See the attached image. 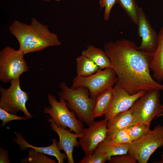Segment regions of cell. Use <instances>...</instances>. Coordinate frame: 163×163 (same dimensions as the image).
<instances>
[{
  "instance_id": "obj_13",
  "label": "cell",
  "mask_w": 163,
  "mask_h": 163,
  "mask_svg": "<svg viewBox=\"0 0 163 163\" xmlns=\"http://www.w3.org/2000/svg\"><path fill=\"white\" fill-rule=\"evenodd\" d=\"M47 119L50 123L51 129L55 131L59 137V141L58 142V148L60 151L63 150L65 152L68 159V163H74L73 158V152L75 147L80 145L77 138L83 136V133L77 134L71 133L67 129L58 126L52 119L48 117Z\"/></svg>"
},
{
  "instance_id": "obj_1",
  "label": "cell",
  "mask_w": 163,
  "mask_h": 163,
  "mask_svg": "<svg viewBox=\"0 0 163 163\" xmlns=\"http://www.w3.org/2000/svg\"><path fill=\"white\" fill-rule=\"evenodd\" d=\"M104 48L117 76L116 83L129 94L163 91V85L155 81L150 74L153 53L139 50L134 42L126 39L106 43Z\"/></svg>"
},
{
  "instance_id": "obj_29",
  "label": "cell",
  "mask_w": 163,
  "mask_h": 163,
  "mask_svg": "<svg viewBox=\"0 0 163 163\" xmlns=\"http://www.w3.org/2000/svg\"><path fill=\"white\" fill-rule=\"evenodd\" d=\"M8 152L7 150H5L2 147L0 148V163H9Z\"/></svg>"
},
{
  "instance_id": "obj_20",
  "label": "cell",
  "mask_w": 163,
  "mask_h": 163,
  "mask_svg": "<svg viewBox=\"0 0 163 163\" xmlns=\"http://www.w3.org/2000/svg\"><path fill=\"white\" fill-rule=\"evenodd\" d=\"M77 75L87 77L96 72L100 69L91 59L81 54L76 59Z\"/></svg>"
},
{
  "instance_id": "obj_23",
  "label": "cell",
  "mask_w": 163,
  "mask_h": 163,
  "mask_svg": "<svg viewBox=\"0 0 163 163\" xmlns=\"http://www.w3.org/2000/svg\"><path fill=\"white\" fill-rule=\"evenodd\" d=\"M150 126L138 123L126 129L133 141L140 139L150 131Z\"/></svg>"
},
{
  "instance_id": "obj_16",
  "label": "cell",
  "mask_w": 163,
  "mask_h": 163,
  "mask_svg": "<svg viewBox=\"0 0 163 163\" xmlns=\"http://www.w3.org/2000/svg\"><path fill=\"white\" fill-rule=\"evenodd\" d=\"M152 77L158 82L163 81V26L158 34L157 46L150 66Z\"/></svg>"
},
{
  "instance_id": "obj_26",
  "label": "cell",
  "mask_w": 163,
  "mask_h": 163,
  "mask_svg": "<svg viewBox=\"0 0 163 163\" xmlns=\"http://www.w3.org/2000/svg\"><path fill=\"white\" fill-rule=\"evenodd\" d=\"M27 119L26 117H20L16 114L9 113L0 107V120L2 121L1 124L2 126H5L8 122L13 120H22Z\"/></svg>"
},
{
  "instance_id": "obj_32",
  "label": "cell",
  "mask_w": 163,
  "mask_h": 163,
  "mask_svg": "<svg viewBox=\"0 0 163 163\" xmlns=\"http://www.w3.org/2000/svg\"><path fill=\"white\" fill-rule=\"evenodd\" d=\"M162 109H163V111L160 114L158 117H159L161 116H163V104H162Z\"/></svg>"
},
{
  "instance_id": "obj_10",
  "label": "cell",
  "mask_w": 163,
  "mask_h": 163,
  "mask_svg": "<svg viewBox=\"0 0 163 163\" xmlns=\"http://www.w3.org/2000/svg\"><path fill=\"white\" fill-rule=\"evenodd\" d=\"M107 132V120L105 119L95 121L88 128H84L79 142L86 155L94 152L98 145L105 139Z\"/></svg>"
},
{
  "instance_id": "obj_2",
  "label": "cell",
  "mask_w": 163,
  "mask_h": 163,
  "mask_svg": "<svg viewBox=\"0 0 163 163\" xmlns=\"http://www.w3.org/2000/svg\"><path fill=\"white\" fill-rule=\"evenodd\" d=\"M8 29L18 41V50L24 55L62 45L58 35L51 32L47 25L35 18H32L29 24L14 20L8 26Z\"/></svg>"
},
{
  "instance_id": "obj_5",
  "label": "cell",
  "mask_w": 163,
  "mask_h": 163,
  "mask_svg": "<svg viewBox=\"0 0 163 163\" xmlns=\"http://www.w3.org/2000/svg\"><path fill=\"white\" fill-rule=\"evenodd\" d=\"M24 55L18 50L7 46L0 52V80L4 83L19 78L27 71L28 66Z\"/></svg>"
},
{
  "instance_id": "obj_9",
  "label": "cell",
  "mask_w": 163,
  "mask_h": 163,
  "mask_svg": "<svg viewBox=\"0 0 163 163\" xmlns=\"http://www.w3.org/2000/svg\"><path fill=\"white\" fill-rule=\"evenodd\" d=\"M10 83L11 85L7 89L0 87V107L14 114L21 111L27 119L31 118L32 116L26 107L29 96L26 91L22 90L20 78L12 80Z\"/></svg>"
},
{
  "instance_id": "obj_4",
  "label": "cell",
  "mask_w": 163,
  "mask_h": 163,
  "mask_svg": "<svg viewBox=\"0 0 163 163\" xmlns=\"http://www.w3.org/2000/svg\"><path fill=\"white\" fill-rule=\"evenodd\" d=\"M47 99L51 107H45L43 112L49 114L58 126L66 129L68 128L76 133H83L84 128L83 122L76 118L74 111L69 110L66 100L60 97L58 101L56 97L50 93L48 94Z\"/></svg>"
},
{
  "instance_id": "obj_15",
  "label": "cell",
  "mask_w": 163,
  "mask_h": 163,
  "mask_svg": "<svg viewBox=\"0 0 163 163\" xmlns=\"http://www.w3.org/2000/svg\"><path fill=\"white\" fill-rule=\"evenodd\" d=\"M16 135L17 139H14L13 140L20 146L21 151L26 149L28 147L32 148L36 151L54 156L57 160L59 163H64V160L67 158L66 154L61 153L59 150L58 146V142L56 139H52V143L50 146L37 147L33 146L27 142L20 133H16Z\"/></svg>"
},
{
  "instance_id": "obj_24",
  "label": "cell",
  "mask_w": 163,
  "mask_h": 163,
  "mask_svg": "<svg viewBox=\"0 0 163 163\" xmlns=\"http://www.w3.org/2000/svg\"><path fill=\"white\" fill-rule=\"evenodd\" d=\"M110 160L107 154L101 152H94L91 154L85 155L79 163H104Z\"/></svg>"
},
{
  "instance_id": "obj_8",
  "label": "cell",
  "mask_w": 163,
  "mask_h": 163,
  "mask_svg": "<svg viewBox=\"0 0 163 163\" xmlns=\"http://www.w3.org/2000/svg\"><path fill=\"white\" fill-rule=\"evenodd\" d=\"M163 146V125L158 124L152 130L130 144L128 152L139 163H147L151 155Z\"/></svg>"
},
{
  "instance_id": "obj_27",
  "label": "cell",
  "mask_w": 163,
  "mask_h": 163,
  "mask_svg": "<svg viewBox=\"0 0 163 163\" xmlns=\"http://www.w3.org/2000/svg\"><path fill=\"white\" fill-rule=\"evenodd\" d=\"M117 3V0H99V5L101 9H104V19L108 20L111 9Z\"/></svg>"
},
{
  "instance_id": "obj_22",
  "label": "cell",
  "mask_w": 163,
  "mask_h": 163,
  "mask_svg": "<svg viewBox=\"0 0 163 163\" xmlns=\"http://www.w3.org/2000/svg\"><path fill=\"white\" fill-rule=\"evenodd\" d=\"M45 154L36 151L31 148L29 151L28 157L21 159L20 163H56L54 159L50 158Z\"/></svg>"
},
{
  "instance_id": "obj_18",
  "label": "cell",
  "mask_w": 163,
  "mask_h": 163,
  "mask_svg": "<svg viewBox=\"0 0 163 163\" xmlns=\"http://www.w3.org/2000/svg\"><path fill=\"white\" fill-rule=\"evenodd\" d=\"M82 54L91 59L101 69L111 68L110 60L104 51L91 45L83 50Z\"/></svg>"
},
{
  "instance_id": "obj_30",
  "label": "cell",
  "mask_w": 163,
  "mask_h": 163,
  "mask_svg": "<svg viewBox=\"0 0 163 163\" xmlns=\"http://www.w3.org/2000/svg\"><path fill=\"white\" fill-rule=\"evenodd\" d=\"M41 0L43 1H46V2L50 1L52 0L56 2H60L63 0Z\"/></svg>"
},
{
  "instance_id": "obj_19",
  "label": "cell",
  "mask_w": 163,
  "mask_h": 163,
  "mask_svg": "<svg viewBox=\"0 0 163 163\" xmlns=\"http://www.w3.org/2000/svg\"><path fill=\"white\" fill-rule=\"evenodd\" d=\"M129 145L128 143H115L105 139L98 145L94 152L107 154L110 160L113 156L127 154L128 152Z\"/></svg>"
},
{
  "instance_id": "obj_11",
  "label": "cell",
  "mask_w": 163,
  "mask_h": 163,
  "mask_svg": "<svg viewBox=\"0 0 163 163\" xmlns=\"http://www.w3.org/2000/svg\"><path fill=\"white\" fill-rule=\"evenodd\" d=\"M113 88L114 96L113 101L104 115V119L107 120L117 114L130 109L137 100L146 92L141 91L135 94H130L117 83Z\"/></svg>"
},
{
  "instance_id": "obj_28",
  "label": "cell",
  "mask_w": 163,
  "mask_h": 163,
  "mask_svg": "<svg viewBox=\"0 0 163 163\" xmlns=\"http://www.w3.org/2000/svg\"><path fill=\"white\" fill-rule=\"evenodd\" d=\"M136 159L129 152L121 155L113 156L108 163H136Z\"/></svg>"
},
{
  "instance_id": "obj_21",
  "label": "cell",
  "mask_w": 163,
  "mask_h": 163,
  "mask_svg": "<svg viewBox=\"0 0 163 163\" xmlns=\"http://www.w3.org/2000/svg\"><path fill=\"white\" fill-rule=\"evenodd\" d=\"M132 22L138 25L139 7L135 0H117Z\"/></svg>"
},
{
  "instance_id": "obj_6",
  "label": "cell",
  "mask_w": 163,
  "mask_h": 163,
  "mask_svg": "<svg viewBox=\"0 0 163 163\" xmlns=\"http://www.w3.org/2000/svg\"><path fill=\"white\" fill-rule=\"evenodd\" d=\"M160 91L155 89L146 91L130 108L139 123L150 126L152 120L162 113Z\"/></svg>"
},
{
  "instance_id": "obj_17",
  "label": "cell",
  "mask_w": 163,
  "mask_h": 163,
  "mask_svg": "<svg viewBox=\"0 0 163 163\" xmlns=\"http://www.w3.org/2000/svg\"><path fill=\"white\" fill-rule=\"evenodd\" d=\"M114 96L113 87L106 89L97 96L92 112L94 119L104 115L110 107Z\"/></svg>"
},
{
  "instance_id": "obj_7",
  "label": "cell",
  "mask_w": 163,
  "mask_h": 163,
  "mask_svg": "<svg viewBox=\"0 0 163 163\" xmlns=\"http://www.w3.org/2000/svg\"><path fill=\"white\" fill-rule=\"evenodd\" d=\"M116 74L112 68L99 69L91 75L82 77L76 75L73 79L71 87L75 89L79 87L87 88L90 97L95 98L100 93L110 88L113 87L117 82Z\"/></svg>"
},
{
  "instance_id": "obj_31",
  "label": "cell",
  "mask_w": 163,
  "mask_h": 163,
  "mask_svg": "<svg viewBox=\"0 0 163 163\" xmlns=\"http://www.w3.org/2000/svg\"><path fill=\"white\" fill-rule=\"evenodd\" d=\"M158 163H163V154L162 155V156H161V160L160 161L158 162Z\"/></svg>"
},
{
  "instance_id": "obj_25",
  "label": "cell",
  "mask_w": 163,
  "mask_h": 163,
  "mask_svg": "<svg viewBox=\"0 0 163 163\" xmlns=\"http://www.w3.org/2000/svg\"><path fill=\"white\" fill-rule=\"evenodd\" d=\"M106 140L119 144H130L133 142L126 128L119 130L110 139Z\"/></svg>"
},
{
  "instance_id": "obj_14",
  "label": "cell",
  "mask_w": 163,
  "mask_h": 163,
  "mask_svg": "<svg viewBox=\"0 0 163 163\" xmlns=\"http://www.w3.org/2000/svg\"><path fill=\"white\" fill-rule=\"evenodd\" d=\"M138 123L130 109L119 113L107 120V132L105 139L109 140L119 130Z\"/></svg>"
},
{
  "instance_id": "obj_3",
  "label": "cell",
  "mask_w": 163,
  "mask_h": 163,
  "mask_svg": "<svg viewBox=\"0 0 163 163\" xmlns=\"http://www.w3.org/2000/svg\"><path fill=\"white\" fill-rule=\"evenodd\" d=\"M59 86L62 91L58 94L67 101L68 108L75 113L81 121L88 126L92 124L95 122L92 112L95 98L89 97L88 90L84 87L70 88L63 82L60 83Z\"/></svg>"
},
{
  "instance_id": "obj_12",
  "label": "cell",
  "mask_w": 163,
  "mask_h": 163,
  "mask_svg": "<svg viewBox=\"0 0 163 163\" xmlns=\"http://www.w3.org/2000/svg\"><path fill=\"white\" fill-rule=\"evenodd\" d=\"M138 16V33L141 41L138 48L142 51L153 53L157 47L158 35L151 26L141 8H139Z\"/></svg>"
}]
</instances>
